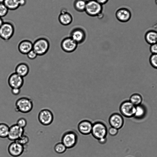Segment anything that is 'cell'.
<instances>
[{"label":"cell","instance_id":"1","mask_svg":"<svg viewBox=\"0 0 157 157\" xmlns=\"http://www.w3.org/2000/svg\"><path fill=\"white\" fill-rule=\"evenodd\" d=\"M33 106V102L31 98L23 96L16 101L15 109L17 112L26 113L32 110Z\"/></svg>","mask_w":157,"mask_h":157},{"label":"cell","instance_id":"2","mask_svg":"<svg viewBox=\"0 0 157 157\" xmlns=\"http://www.w3.org/2000/svg\"><path fill=\"white\" fill-rule=\"evenodd\" d=\"M50 47L49 40L44 37H40L33 42V50L38 56H42L48 51Z\"/></svg>","mask_w":157,"mask_h":157},{"label":"cell","instance_id":"3","mask_svg":"<svg viewBox=\"0 0 157 157\" xmlns=\"http://www.w3.org/2000/svg\"><path fill=\"white\" fill-rule=\"evenodd\" d=\"M14 33V26L11 22H4L0 27V38L5 41L11 39Z\"/></svg>","mask_w":157,"mask_h":157},{"label":"cell","instance_id":"4","mask_svg":"<svg viewBox=\"0 0 157 157\" xmlns=\"http://www.w3.org/2000/svg\"><path fill=\"white\" fill-rule=\"evenodd\" d=\"M108 130L106 125L103 122L98 121L93 124L91 133L98 140L106 137Z\"/></svg>","mask_w":157,"mask_h":157},{"label":"cell","instance_id":"5","mask_svg":"<svg viewBox=\"0 0 157 157\" xmlns=\"http://www.w3.org/2000/svg\"><path fill=\"white\" fill-rule=\"evenodd\" d=\"M102 5L95 0L87 1L85 11L88 15L94 17L102 12Z\"/></svg>","mask_w":157,"mask_h":157},{"label":"cell","instance_id":"6","mask_svg":"<svg viewBox=\"0 0 157 157\" xmlns=\"http://www.w3.org/2000/svg\"><path fill=\"white\" fill-rule=\"evenodd\" d=\"M78 137L77 134L73 131H68L64 133L61 138V142L67 148L74 147L78 142Z\"/></svg>","mask_w":157,"mask_h":157},{"label":"cell","instance_id":"7","mask_svg":"<svg viewBox=\"0 0 157 157\" xmlns=\"http://www.w3.org/2000/svg\"><path fill=\"white\" fill-rule=\"evenodd\" d=\"M38 119L39 122L44 126L51 124L54 120V115L52 112L49 109H44L39 112Z\"/></svg>","mask_w":157,"mask_h":157},{"label":"cell","instance_id":"8","mask_svg":"<svg viewBox=\"0 0 157 157\" xmlns=\"http://www.w3.org/2000/svg\"><path fill=\"white\" fill-rule=\"evenodd\" d=\"M24 83V78L15 72L10 74L7 79V83L9 87L21 88Z\"/></svg>","mask_w":157,"mask_h":157},{"label":"cell","instance_id":"9","mask_svg":"<svg viewBox=\"0 0 157 157\" xmlns=\"http://www.w3.org/2000/svg\"><path fill=\"white\" fill-rule=\"evenodd\" d=\"M24 146L17 141H13L9 145L7 151L9 154L13 157H19L23 153Z\"/></svg>","mask_w":157,"mask_h":157},{"label":"cell","instance_id":"10","mask_svg":"<svg viewBox=\"0 0 157 157\" xmlns=\"http://www.w3.org/2000/svg\"><path fill=\"white\" fill-rule=\"evenodd\" d=\"M136 106L133 105L129 101H127L122 102L120 107V110L123 116L127 117H134Z\"/></svg>","mask_w":157,"mask_h":157},{"label":"cell","instance_id":"11","mask_svg":"<svg viewBox=\"0 0 157 157\" xmlns=\"http://www.w3.org/2000/svg\"><path fill=\"white\" fill-rule=\"evenodd\" d=\"M24 128H21L16 124L10 127L8 139L11 141H15L18 140L24 134Z\"/></svg>","mask_w":157,"mask_h":157},{"label":"cell","instance_id":"12","mask_svg":"<svg viewBox=\"0 0 157 157\" xmlns=\"http://www.w3.org/2000/svg\"><path fill=\"white\" fill-rule=\"evenodd\" d=\"M78 44L70 37H69L65 38L62 40L60 47L64 52L70 53L76 50Z\"/></svg>","mask_w":157,"mask_h":157},{"label":"cell","instance_id":"13","mask_svg":"<svg viewBox=\"0 0 157 157\" xmlns=\"http://www.w3.org/2000/svg\"><path fill=\"white\" fill-rule=\"evenodd\" d=\"M70 37L78 44L83 42L86 38L85 31L82 28H76L70 33Z\"/></svg>","mask_w":157,"mask_h":157},{"label":"cell","instance_id":"14","mask_svg":"<svg viewBox=\"0 0 157 157\" xmlns=\"http://www.w3.org/2000/svg\"><path fill=\"white\" fill-rule=\"evenodd\" d=\"M33 42L29 40H22L20 41L17 45V50L20 54L26 55L33 50Z\"/></svg>","mask_w":157,"mask_h":157},{"label":"cell","instance_id":"15","mask_svg":"<svg viewBox=\"0 0 157 157\" xmlns=\"http://www.w3.org/2000/svg\"><path fill=\"white\" fill-rule=\"evenodd\" d=\"M109 121L111 127L118 129L121 128L124 123L123 117L121 114L116 113L112 114L109 117Z\"/></svg>","mask_w":157,"mask_h":157},{"label":"cell","instance_id":"16","mask_svg":"<svg viewBox=\"0 0 157 157\" xmlns=\"http://www.w3.org/2000/svg\"><path fill=\"white\" fill-rule=\"evenodd\" d=\"M116 16L120 21L125 22L130 20L131 17V13L128 9L121 8L117 10L116 13Z\"/></svg>","mask_w":157,"mask_h":157},{"label":"cell","instance_id":"17","mask_svg":"<svg viewBox=\"0 0 157 157\" xmlns=\"http://www.w3.org/2000/svg\"><path fill=\"white\" fill-rule=\"evenodd\" d=\"M58 20L59 23L63 25H69L73 21L71 15L65 8L62 9L58 16Z\"/></svg>","mask_w":157,"mask_h":157},{"label":"cell","instance_id":"18","mask_svg":"<svg viewBox=\"0 0 157 157\" xmlns=\"http://www.w3.org/2000/svg\"><path fill=\"white\" fill-rule=\"evenodd\" d=\"M93 124L91 121L87 120L82 121L78 124V130L83 135H89L91 132Z\"/></svg>","mask_w":157,"mask_h":157},{"label":"cell","instance_id":"19","mask_svg":"<svg viewBox=\"0 0 157 157\" xmlns=\"http://www.w3.org/2000/svg\"><path fill=\"white\" fill-rule=\"evenodd\" d=\"M29 66L27 63L23 62L17 64L14 70V72L24 78L29 74Z\"/></svg>","mask_w":157,"mask_h":157},{"label":"cell","instance_id":"20","mask_svg":"<svg viewBox=\"0 0 157 157\" xmlns=\"http://www.w3.org/2000/svg\"><path fill=\"white\" fill-rule=\"evenodd\" d=\"M145 39L151 45L157 43V32L153 30L148 31L145 34Z\"/></svg>","mask_w":157,"mask_h":157},{"label":"cell","instance_id":"21","mask_svg":"<svg viewBox=\"0 0 157 157\" xmlns=\"http://www.w3.org/2000/svg\"><path fill=\"white\" fill-rule=\"evenodd\" d=\"M3 3L9 10H14L20 6L19 0H4Z\"/></svg>","mask_w":157,"mask_h":157},{"label":"cell","instance_id":"22","mask_svg":"<svg viewBox=\"0 0 157 157\" xmlns=\"http://www.w3.org/2000/svg\"><path fill=\"white\" fill-rule=\"evenodd\" d=\"M87 2L86 0H75L73 3L75 9L79 12L84 11Z\"/></svg>","mask_w":157,"mask_h":157},{"label":"cell","instance_id":"23","mask_svg":"<svg viewBox=\"0 0 157 157\" xmlns=\"http://www.w3.org/2000/svg\"><path fill=\"white\" fill-rule=\"evenodd\" d=\"M146 113V111L144 106L140 105L136 106L134 117L137 119H141L144 117Z\"/></svg>","mask_w":157,"mask_h":157},{"label":"cell","instance_id":"24","mask_svg":"<svg viewBox=\"0 0 157 157\" xmlns=\"http://www.w3.org/2000/svg\"><path fill=\"white\" fill-rule=\"evenodd\" d=\"M10 127L6 124H0V137L7 138L9 131Z\"/></svg>","mask_w":157,"mask_h":157},{"label":"cell","instance_id":"25","mask_svg":"<svg viewBox=\"0 0 157 157\" xmlns=\"http://www.w3.org/2000/svg\"><path fill=\"white\" fill-rule=\"evenodd\" d=\"M129 101L135 106H136L141 105L142 101V98L140 94H134L131 96Z\"/></svg>","mask_w":157,"mask_h":157},{"label":"cell","instance_id":"26","mask_svg":"<svg viewBox=\"0 0 157 157\" xmlns=\"http://www.w3.org/2000/svg\"><path fill=\"white\" fill-rule=\"evenodd\" d=\"M54 150L58 154H62L64 153L67 148L61 142L56 143L54 146Z\"/></svg>","mask_w":157,"mask_h":157},{"label":"cell","instance_id":"27","mask_svg":"<svg viewBox=\"0 0 157 157\" xmlns=\"http://www.w3.org/2000/svg\"><path fill=\"white\" fill-rule=\"evenodd\" d=\"M9 10L3 3H0V17L2 18L6 16Z\"/></svg>","mask_w":157,"mask_h":157},{"label":"cell","instance_id":"28","mask_svg":"<svg viewBox=\"0 0 157 157\" xmlns=\"http://www.w3.org/2000/svg\"><path fill=\"white\" fill-rule=\"evenodd\" d=\"M29 140V138L27 136L23 134L17 141L20 144L25 146L28 144Z\"/></svg>","mask_w":157,"mask_h":157},{"label":"cell","instance_id":"29","mask_svg":"<svg viewBox=\"0 0 157 157\" xmlns=\"http://www.w3.org/2000/svg\"><path fill=\"white\" fill-rule=\"evenodd\" d=\"M149 61L151 66L157 69V54H152L150 57Z\"/></svg>","mask_w":157,"mask_h":157},{"label":"cell","instance_id":"30","mask_svg":"<svg viewBox=\"0 0 157 157\" xmlns=\"http://www.w3.org/2000/svg\"><path fill=\"white\" fill-rule=\"evenodd\" d=\"M16 124L20 127L24 128L27 124V121L25 118L21 117L17 120Z\"/></svg>","mask_w":157,"mask_h":157},{"label":"cell","instance_id":"31","mask_svg":"<svg viewBox=\"0 0 157 157\" xmlns=\"http://www.w3.org/2000/svg\"><path fill=\"white\" fill-rule=\"evenodd\" d=\"M25 55L27 58L30 60H33L35 59L38 56V55L33 49Z\"/></svg>","mask_w":157,"mask_h":157},{"label":"cell","instance_id":"32","mask_svg":"<svg viewBox=\"0 0 157 157\" xmlns=\"http://www.w3.org/2000/svg\"><path fill=\"white\" fill-rule=\"evenodd\" d=\"M118 129L112 127H110L108 130L109 134L112 136H116L118 133Z\"/></svg>","mask_w":157,"mask_h":157},{"label":"cell","instance_id":"33","mask_svg":"<svg viewBox=\"0 0 157 157\" xmlns=\"http://www.w3.org/2000/svg\"><path fill=\"white\" fill-rule=\"evenodd\" d=\"M11 93L14 96H17L21 93V88H12L10 89Z\"/></svg>","mask_w":157,"mask_h":157},{"label":"cell","instance_id":"34","mask_svg":"<svg viewBox=\"0 0 157 157\" xmlns=\"http://www.w3.org/2000/svg\"><path fill=\"white\" fill-rule=\"evenodd\" d=\"M150 49L152 54H157V43L151 45Z\"/></svg>","mask_w":157,"mask_h":157},{"label":"cell","instance_id":"35","mask_svg":"<svg viewBox=\"0 0 157 157\" xmlns=\"http://www.w3.org/2000/svg\"><path fill=\"white\" fill-rule=\"evenodd\" d=\"M99 143L101 144H105L107 141L106 137L103 138H101L98 140Z\"/></svg>","mask_w":157,"mask_h":157},{"label":"cell","instance_id":"36","mask_svg":"<svg viewBox=\"0 0 157 157\" xmlns=\"http://www.w3.org/2000/svg\"><path fill=\"white\" fill-rule=\"evenodd\" d=\"M100 4L102 5L106 3L109 0H95Z\"/></svg>","mask_w":157,"mask_h":157},{"label":"cell","instance_id":"37","mask_svg":"<svg viewBox=\"0 0 157 157\" xmlns=\"http://www.w3.org/2000/svg\"><path fill=\"white\" fill-rule=\"evenodd\" d=\"M20 6H23L26 4V0H19Z\"/></svg>","mask_w":157,"mask_h":157},{"label":"cell","instance_id":"38","mask_svg":"<svg viewBox=\"0 0 157 157\" xmlns=\"http://www.w3.org/2000/svg\"><path fill=\"white\" fill-rule=\"evenodd\" d=\"M103 16V15L102 13V12H101V13H100L99 14H98L97 16L98 17V18H99V19H101L102 18Z\"/></svg>","mask_w":157,"mask_h":157},{"label":"cell","instance_id":"39","mask_svg":"<svg viewBox=\"0 0 157 157\" xmlns=\"http://www.w3.org/2000/svg\"><path fill=\"white\" fill-rule=\"evenodd\" d=\"M4 22L3 21V19H2V18L0 17V27L2 25Z\"/></svg>","mask_w":157,"mask_h":157},{"label":"cell","instance_id":"40","mask_svg":"<svg viewBox=\"0 0 157 157\" xmlns=\"http://www.w3.org/2000/svg\"><path fill=\"white\" fill-rule=\"evenodd\" d=\"M4 0H0V3H3Z\"/></svg>","mask_w":157,"mask_h":157},{"label":"cell","instance_id":"41","mask_svg":"<svg viewBox=\"0 0 157 157\" xmlns=\"http://www.w3.org/2000/svg\"></svg>","mask_w":157,"mask_h":157}]
</instances>
